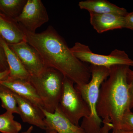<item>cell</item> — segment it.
Instances as JSON below:
<instances>
[{
  "label": "cell",
  "mask_w": 133,
  "mask_h": 133,
  "mask_svg": "<svg viewBox=\"0 0 133 133\" xmlns=\"http://www.w3.org/2000/svg\"><path fill=\"white\" fill-rule=\"evenodd\" d=\"M13 94L17 102L19 115L23 122L46 131L45 116L41 108L28 99L15 93Z\"/></svg>",
  "instance_id": "10"
},
{
  "label": "cell",
  "mask_w": 133,
  "mask_h": 133,
  "mask_svg": "<svg viewBox=\"0 0 133 133\" xmlns=\"http://www.w3.org/2000/svg\"><path fill=\"white\" fill-rule=\"evenodd\" d=\"M9 69L0 72V81L6 79L9 75Z\"/></svg>",
  "instance_id": "24"
},
{
  "label": "cell",
  "mask_w": 133,
  "mask_h": 133,
  "mask_svg": "<svg viewBox=\"0 0 133 133\" xmlns=\"http://www.w3.org/2000/svg\"><path fill=\"white\" fill-rule=\"evenodd\" d=\"M64 77L57 70L46 67L39 75L30 78L29 81L42 101L43 109L49 112H54L59 105Z\"/></svg>",
  "instance_id": "4"
},
{
  "label": "cell",
  "mask_w": 133,
  "mask_h": 133,
  "mask_svg": "<svg viewBox=\"0 0 133 133\" xmlns=\"http://www.w3.org/2000/svg\"><path fill=\"white\" fill-rule=\"evenodd\" d=\"M8 45L16 54L31 76L39 75L47 67L38 52L26 41Z\"/></svg>",
  "instance_id": "8"
},
{
  "label": "cell",
  "mask_w": 133,
  "mask_h": 133,
  "mask_svg": "<svg viewBox=\"0 0 133 133\" xmlns=\"http://www.w3.org/2000/svg\"><path fill=\"white\" fill-rule=\"evenodd\" d=\"M0 99L2 107L6 111L19 114V111L16 99L13 92L6 87L0 84Z\"/></svg>",
  "instance_id": "17"
},
{
  "label": "cell",
  "mask_w": 133,
  "mask_h": 133,
  "mask_svg": "<svg viewBox=\"0 0 133 133\" xmlns=\"http://www.w3.org/2000/svg\"><path fill=\"white\" fill-rule=\"evenodd\" d=\"M45 116L46 132L54 130L57 133H86L80 126L73 124L63 113L58 107L55 112L50 113L41 108Z\"/></svg>",
  "instance_id": "9"
},
{
  "label": "cell",
  "mask_w": 133,
  "mask_h": 133,
  "mask_svg": "<svg viewBox=\"0 0 133 133\" xmlns=\"http://www.w3.org/2000/svg\"><path fill=\"white\" fill-rule=\"evenodd\" d=\"M0 37L8 44L26 41L24 32L19 24L4 15H0Z\"/></svg>",
  "instance_id": "14"
},
{
  "label": "cell",
  "mask_w": 133,
  "mask_h": 133,
  "mask_svg": "<svg viewBox=\"0 0 133 133\" xmlns=\"http://www.w3.org/2000/svg\"><path fill=\"white\" fill-rule=\"evenodd\" d=\"M0 15H3L2 14H1V13H0Z\"/></svg>",
  "instance_id": "28"
},
{
  "label": "cell",
  "mask_w": 133,
  "mask_h": 133,
  "mask_svg": "<svg viewBox=\"0 0 133 133\" xmlns=\"http://www.w3.org/2000/svg\"><path fill=\"white\" fill-rule=\"evenodd\" d=\"M90 68L91 77L89 83L74 86L86 102L90 112L88 118H83L80 127L86 133H99L102 121L98 116L97 104L101 86L109 76L110 68L93 65H90Z\"/></svg>",
  "instance_id": "3"
},
{
  "label": "cell",
  "mask_w": 133,
  "mask_h": 133,
  "mask_svg": "<svg viewBox=\"0 0 133 133\" xmlns=\"http://www.w3.org/2000/svg\"><path fill=\"white\" fill-rule=\"evenodd\" d=\"M74 83L64 77L63 91L58 107L64 115L77 126L81 118H88L90 114L86 102L75 88Z\"/></svg>",
  "instance_id": "5"
},
{
  "label": "cell",
  "mask_w": 133,
  "mask_h": 133,
  "mask_svg": "<svg viewBox=\"0 0 133 133\" xmlns=\"http://www.w3.org/2000/svg\"><path fill=\"white\" fill-rule=\"evenodd\" d=\"M112 133H133V131H127L122 129H112Z\"/></svg>",
  "instance_id": "25"
},
{
  "label": "cell",
  "mask_w": 133,
  "mask_h": 133,
  "mask_svg": "<svg viewBox=\"0 0 133 133\" xmlns=\"http://www.w3.org/2000/svg\"><path fill=\"white\" fill-rule=\"evenodd\" d=\"M90 14L91 24L98 33L124 28L125 16L110 14Z\"/></svg>",
  "instance_id": "12"
},
{
  "label": "cell",
  "mask_w": 133,
  "mask_h": 133,
  "mask_svg": "<svg viewBox=\"0 0 133 133\" xmlns=\"http://www.w3.org/2000/svg\"><path fill=\"white\" fill-rule=\"evenodd\" d=\"M130 66L117 65L110 67L109 76L100 88L97 107L98 116L109 118L112 129H120L122 117L130 109L131 97L127 79Z\"/></svg>",
  "instance_id": "2"
},
{
  "label": "cell",
  "mask_w": 133,
  "mask_h": 133,
  "mask_svg": "<svg viewBox=\"0 0 133 133\" xmlns=\"http://www.w3.org/2000/svg\"><path fill=\"white\" fill-rule=\"evenodd\" d=\"M104 125L101 129L99 133H109L111 129H113V126L109 118H106L102 120Z\"/></svg>",
  "instance_id": "23"
},
{
  "label": "cell",
  "mask_w": 133,
  "mask_h": 133,
  "mask_svg": "<svg viewBox=\"0 0 133 133\" xmlns=\"http://www.w3.org/2000/svg\"><path fill=\"white\" fill-rule=\"evenodd\" d=\"M73 55L81 62L97 66L110 68L117 65L133 66V60L124 51L115 49L109 55H99L94 53L89 46L76 42L70 48Z\"/></svg>",
  "instance_id": "6"
},
{
  "label": "cell",
  "mask_w": 133,
  "mask_h": 133,
  "mask_svg": "<svg viewBox=\"0 0 133 133\" xmlns=\"http://www.w3.org/2000/svg\"><path fill=\"white\" fill-rule=\"evenodd\" d=\"M33 126L30 127L27 131H25V132H23L21 133H31L32 131L33 130ZM47 133H57L56 131H54V130H51L48 132Z\"/></svg>",
  "instance_id": "26"
},
{
  "label": "cell",
  "mask_w": 133,
  "mask_h": 133,
  "mask_svg": "<svg viewBox=\"0 0 133 133\" xmlns=\"http://www.w3.org/2000/svg\"><path fill=\"white\" fill-rule=\"evenodd\" d=\"M21 124L14 119L13 114L6 112L0 115V132L2 133H20Z\"/></svg>",
  "instance_id": "18"
},
{
  "label": "cell",
  "mask_w": 133,
  "mask_h": 133,
  "mask_svg": "<svg viewBox=\"0 0 133 133\" xmlns=\"http://www.w3.org/2000/svg\"><path fill=\"white\" fill-rule=\"evenodd\" d=\"M127 79L129 87L131 97L130 109L133 108V71L129 68L127 72Z\"/></svg>",
  "instance_id": "20"
},
{
  "label": "cell",
  "mask_w": 133,
  "mask_h": 133,
  "mask_svg": "<svg viewBox=\"0 0 133 133\" xmlns=\"http://www.w3.org/2000/svg\"><path fill=\"white\" fill-rule=\"evenodd\" d=\"M0 44L4 50L9 66L10 72L7 79L29 80L31 75L16 54L1 37Z\"/></svg>",
  "instance_id": "13"
},
{
  "label": "cell",
  "mask_w": 133,
  "mask_h": 133,
  "mask_svg": "<svg viewBox=\"0 0 133 133\" xmlns=\"http://www.w3.org/2000/svg\"><path fill=\"white\" fill-rule=\"evenodd\" d=\"M78 6L81 9L86 10L90 13L114 14L123 16L128 14L124 8L119 7L106 0H87L80 2Z\"/></svg>",
  "instance_id": "15"
},
{
  "label": "cell",
  "mask_w": 133,
  "mask_h": 133,
  "mask_svg": "<svg viewBox=\"0 0 133 133\" xmlns=\"http://www.w3.org/2000/svg\"><path fill=\"white\" fill-rule=\"evenodd\" d=\"M124 28L133 30V12L128 13L124 17Z\"/></svg>",
  "instance_id": "22"
},
{
  "label": "cell",
  "mask_w": 133,
  "mask_h": 133,
  "mask_svg": "<svg viewBox=\"0 0 133 133\" xmlns=\"http://www.w3.org/2000/svg\"><path fill=\"white\" fill-rule=\"evenodd\" d=\"M27 0H0V13L15 21L20 15Z\"/></svg>",
  "instance_id": "16"
},
{
  "label": "cell",
  "mask_w": 133,
  "mask_h": 133,
  "mask_svg": "<svg viewBox=\"0 0 133 133\" xmlns=\"http://www.w3.org/2000/svg\"><path fill=\"white\" fill-rule=\"evenodd\" d=\"M120 129L127 131H133V113L131 109L127 111L122 117Z\"/></svg>",
  "instance_id": "19"
},
{
  "label": "cell",
  "mask_w": 133,
  "mask_h": 133,
  "mask_svg": "<svg viewBox=\"0 0 133 133\" xmlns=\"http://www.w3.org/2000/svg\"><path fill=\"white\" fill-rule=\"evenodd\" d=\"M0 84L6 87L13 92L24 98L41 108H43L42 100L35 88L29 80L8 79L0 81Z\"/></svg>",
  "instance_id": "11"
},
{
  "label": "cell",
  "mask_w": 133,
  "mask_h": 133,
  "mask_svg": "<svg viewBox=\"0 0 133 133\" xmlns=\"http://www.w3.org/2000/svg\"><path fill=\"white\" fill-rule=\"evenodd\" d=\"M49 20L48 12L41 0H27L21 14L15 21L30 32L36 33L38 28Z\"/></svg>",
  "instance_id": "7"
},
{
  "label": "cell",
  "mask_w": 133,
  "mask_h": 133,
  "mask_svg": "<svg viewBox=\"0 0 133 133\" xmlns=\"http://www.w3.org/2000/svg\"><path fill=\"white\" fill-rule=\"evenodd\" d=\"M19 25L26 42L38 52L45 66L58 71L77 85L89 83L91 77L90 66L73 55L64 39L52 26L36 33Z\"/></svg>",
  "instance_id": "1"
},
{
  "label": "cell",
  "mask_w": 133,
  "mask_h": 133,
  "mask_svg": "<svg viewBox=\"0 0 133 133\" xmlns=\"http://www.w3.org/2000/svg\"><path fill=\"white\" fill-rule=\"evenodd\" d=\"M3 71H3L2 69H1V68H0V72H2Z\"/></svg>",
  "instance_id": "27"
},
{
  "label": "cell",
  "mask_w": 133,
  "mask_h": 133,
  "mask_svg": "<svg viewBox=\"0 0 133 133\" xmlns=\"http://www.w3.org/2000/svg\"><path fill=\"white\" fill-rule=\"evenodd\" d=\"M0 68L3 71L9 70V66L7 62L4 50L0 44Z\"/></svg>",
  "instance_id": "21"
}]
</instances>
